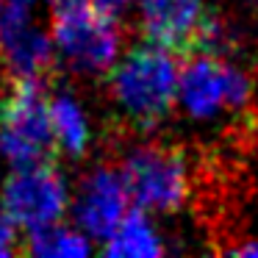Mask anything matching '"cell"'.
Instances as JSON below:
<instances>
[{"instance_id":"cell-1","label":"cell","mask_w":258,"mask_h":258,"mask_svg":"<svg viewBox=\"0 0 258 258\" xmlns=\"http://www.w3.org/2000/svg\"><path fill=\"white\" fill-rule=\"evenodd\" d=\"M178 53L156 42L134 45L108 70V92L136 128H156L169 117L178 97Z\"/></svg>"},{"instance_id":"cell-2","label":"cell","mask_w":258,"mask_h":258,"mask_svg":"<svg viewBox=\"0 0 258 258\" xmlns=\"http://www.w3.org/2000/svg\"><path fill=\"white\" fill-rule=\"evenodd\" d=\"M50 36L56 47V61L78 75L108 73L122 47L117 17L100 12L89 0L53 9Z\"/></svg>"},{"instance_id":"cell-3","label":"cell","mask_w":258,"mask_h":258,"mask_svg":"<svg viewBox=\"0 0 258 258\" xmlns=\"http://www.w3.org/2000/svg\"><path fill=\"white\" fill-rule=\"evenodd\" d=\"M56 139L50 128L45 81H14L6 100L0 103V158L12 167L50 161Z\"/></svg>"},{"instance_id":"cell-4","label":"cell","mask_w":258,"mask_h":258,"mask_svg":"<svg viewBox=\"0 0 258 258\" xmlns=\"http://www.w3.org/2000/svg\"><path fill=\"white\" fill-rule=\"evenodd\" d=\"M122 183L142 211H178L189 197V169L180 147L142 145L122 158Z\"/></svg>"},{"instance_id":"cell-5","label":"cell","mask_w":258,"mask_h":258,"mask_svg":"<svg viewBox=\"0 0 258 258\" xmlns=\"http://www.w3.org/2000/svg\"><path fill=\"white\" fill-rule=\"evenodd\" d=\"M0 206L25 230L61 222L70 208L67 178L53 161L14 167L0 183Z\"/></svg>"},{"instance_id":"cell-6","label":"cell","mask_w":258,"mask_h":258,"mask_svg":"<svg viewBox=\"0 0 258 258\" xmlns=\"http://www.w3.org/2000/svg\"><path fill=\"white\" fill-rule=\"evenodd\" d=\"M131 197L122 183V175L111 167H95L84 175L75 197V222L86 236L106 241L128 214Z\"/></svg>"},{"instance_id":"cell-7","label":"cell","mask_w":258,"mask_h":258,"mask_svg":"<svg viewBox=\"0 0 258 258\" xmlns=\"http://www.w3.org/2000/svg\"><path fill=\"white\" fill-rule=\"evenodd\" d=\"M0 64L6 67L12 81H45L56 67V47L50 31L39 25L36 17L0 25Z\"/></svg>"},{"instance_id":"cell-8","label":"cell","mask_w":258,"mask_h":258,"mask_svg":"<svg viewBox=\"0 0 258 258\" xmlns=\"http://www.w3.org/2000/svg\"><path fill=\"white\" fill-rule=\"evenodd\" d=\"M206 14L203 0H139V25L147 42L186 56Z\"/></svg>"},{"instance_id":"cell-9","label":"cell","mask_w":258,"mask_h":258,"mask_svg":"<svg viewBox=\"0 0 258 258\" xmlns=\"http://www.w3.org/2000/svg\"><path fill=\"white\" fill-rule=\"evenodd\" d=\"M225 61L228 58L186 53L178 70V97L195 119H208L225 108Z\"/></svg>"},{"instance_id":"cell-10","label":"cell","mask_w":258,"mask_h":258,"mask_svg":"<svg viewBox=\"0 0 258 258\" xmlns=\"http://www.w3.org/2000/svg\"><path fill=\"white\" fill-rule=\"evenodd\" d=\"M47 108H50V128L56 139V150H61L67 158H84L92 142L89 117L78 97L70 92H53L47 95Z\"/></svg>"},{"instance_id":"cell-11","label":"cell","mask_w":258,"mask_h":258,"mask_svg":"<svg viewBox=\"0 0 258 258\" xmlns=\"http://www.w3.org/2000/svg\"><path fill=\"white\" fill-rule=\"evenodd\" d=\"M103 252L111 258H150V255H161L164 244L158 239V233L153 230L150 219H147V211L134 206V211H128L122 217V222L117 225L111 236L106 239V247Z\"/></svg>"},{"instance_id":"cell-12","label":"cell","mask_w":258,"mask_h":258,"mask_svg":"<svg viewBox=\"0 0 258 258\" xmlns=\"http://www.w3.org/2000/svg\"><path fill=\"white\" fill-rule=\"evenodd\" d=\"M23 252H31V255L39 258H81L92 252V241L84 230L64 228L61 222H53L45 228L28 230Z\"/></svg>"},{"instance_id":"cell-13","label":"cell","mask_w":258,"mask_h":258,"mask_svg":"<svg viewBox=\"0 0 258 258\" xmlns=\"http://www.w3.org/2000/svg\"><path fill=\"white\" fill-rule=\"evenodd\" d=\"M252 97V81L244 70L225 61V108H244Z\"/></svg>"},{"instance_id":"cell-14","label":"cell","mask_w":258,"mask_h":258,"mask_svg":"<svg viewBox=\"0 0 258 258\" xmlns=\"http://www.w3.org/2000/svg\"><path fill=\"white\" fill-rule=\"evenodd\" d=\"M14 252H23V244H20V233H17V222L3 211L0 206V258L14 255Z\"/></svg>"},{"instance_id":"cell-15","label":"cell","mask_w":258,"mask_h":258,"mask_svg":"<svg viewBox=\"0 0 258 258\" xmlns=\"http://www.w3.org/2000/svg\"><path fill=\"white\" fill-rule=\"evenodd\" d=\"M89 3L97 6L100 12H106V14H111V17L119 20V14H125V9H128L134 0H89Z\"/></svg>"},{"instance_id":"cell-16","label":"cell","mask_w":258,"mask_h":258,"mask_svg":"<svg viewBox=\"0 0 258 258\" xmlns=\"http://www.w3.org/2000/svg\"><path fill=\"white\" fill-rule=\"evenodd\" d=\"M230 255H241V258H252V255H258V241H244V244H236V247H230Z\"/></svg>"},{"instance_id":"cell-17","label":"cell","mask_w":258,"mask_h":258,"mask_svg":"<svg viewBox=\"0 0 258 258\" xmlns=\"http://www.w3.org/2000/svg\"><path fill=\"white\" fill-rule=\"evenodd\" d=\"M9 89H12V75H9V73H6V67L0 64V103L6 100Z\"/></svg>"},{"instance_id":"cell-18","label":"cell","mask_w":258,"mask_h":258,"mask_svg":"<svg viewBox=\"0 0 258 258\" xmlns=\"http://www.w3.org/2000/svg\"><path fill=\"white\" fill-rule=\"evenodd\" d=\"M42 3H47L50 9H61V6H70V3H78V0H42Z\"/></svg>"},{"instance_id":"cell-19","label":"cell","mask_w":258,"mask_h":258,"mask_svg":"<svg viewBox=\"0 0 258 258\" xmlns=\"http://www.w3.org/2000/svg\"><path fill=\"white\" fill-rule=\"evenodd\" d=\"M0 12H3V0H0Z\"/></svg>"},{"instance_id":"cell-20","label":"cell","mask_w":258,"mask_h":258,"mask_svg":"<svg viewBox=\"0 0 258 258\" xmlns=\"http://www.w3.org/2000/svg\"><path fill=\"white\" fill-rule=\"evenodd\" d=\"M250 3H258V0H250Z\"/></svg>"}]
</instances>
